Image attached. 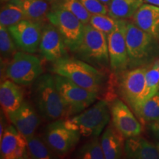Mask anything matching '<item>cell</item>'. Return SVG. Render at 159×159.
Masks as SVG:
<instances>
[{"label": "cell", "instance_id": "6da1fadb", "mask_svg": "<svg viewBox=\"0 0 159 159\" xmlns=\"http://www.w3.org/2000/svg\"><path fill=\"white\" fill-rule=\"evenodd\" d=\"M53 74L66 77L83 89L99 94L106 85V71L95 68L77 57L66 56L52 63Z\"/></svg>", "mask_w": 159, "mask_h": 159}, {"label": "cell", "instance_id": "7a4b0ae2", "mask_svg": "<svg viewBox=\"0 0 159 159\" xmlns=\"http://www.w3.org/2000/svg\"><path fill=\"white\" fill-rule=\"evenodd\" d=\"M32 99L41 118L47 122L66 119V112L54 75L43 74L32 85Z\"/></svg>", "mask_w": 159, "mask_h": 159}, {"label": "cell", "instance_id": "3957f363", "mask_svg": "<svg viewBox=\"0 0 159 159\" xmlns=\"http://www.w3.org/2000/svg\"><path fill=\"white\" fill-rule=\"evenodd\" d=\"M126 42L129 69L148 66L159 59V41L127 20Z\"/></svg>", "mask_w": 159, "mask_h": 159}, {"label": "cell", "instance_id": "277c9868", "mask_svg": "<svg viewBox=\"0 0 159 159\" xmlns=\"http://www.w3.org/2000/svg\"><path fill=\"white\" fill-rule=\"evenodd\" d=\"M73 54L100 70L108 71L111 69L107 35L90 24L85 25L82 41Z\"/></svg>", "mask_w": 159, "mask_h": 159}, {"label": "cell", "instance_id": "5b68a950", "mask_svg": "<svg viewBox=\"0 0 159 159\" xmlns=\"http://www.w3.org/2000/svg\"><path fill=\"white\" fill-rule=\"evenodd\" d=\"M111 118L108 102L101 99L80 114L66 119L79 131L81 136L92 139L101 134L110 122Z\"/></svg>", "mask_w": 159, "mask_h": 159}, {"label": "cell", "instance_id": "8992f818", "mask_svg": "<svg viewBox=\"0 0 159 159\" xmlns=\"http://www.w3.org/2000/svg\"><path fill=\"white\" fill-rule=\"evenodd\" d=\"M55 84L64 104L66 118L75 116L96 102L99 95L79 86L66 77L54 74Z\"/></svg>", "mask_w": 159, "mask_h": 159}, {"label": "cell", "instance_id": "52a82bcc", "mask_svg": "<svg viewBox=\"0 0 159 159\" xmlns=\"http://www.w3.org/2000/svg\"><path fill=\"white\" fill-rule=\"evenodd\" d=\"M80 137L79 131L71 125L68 119H61L47 125L43 138L57 156H63L74 150Z\"/></svg>", "mask_w": 159, "mask_h": 159}, {"label": "cell", "instance_id": "ba28073f", "mask_svg": "<svg viewBox=\"0 0 159 159\" xmlns=\"http://www.w3.org/2000/svg\"><path fill=\"white\" fill-rule=\"evenodd\" d=\"M5 77L21 85H33L43 75V67L39 57L31 53L17 52L7 63Z\"/></svg>", "mask_w": 159, "mask_h": 159}, {"label": "cell", "instance_id": "9c48e42d", "mask_svg": "<svg viewBox=\"0 0 159 159\" xmlns=\"http://www.w3.org/2000/svg\"><path fill=\"white\" fill-rule=\"evenodd\" d=\"M47 19L58 30L69 51L74 53L83 40L84 24L69 11L57 7H51Z\"/></svg>", "mask_w": 159, "mask_h": 159}, {"label": "cell", "instance_id": "30bf717a", "mask_svg": "<svg viewBox=\"0 0 159 159\" xmlns=\"http://www.w3.org/2000/svg\"><path fill=\"white\" fill-rule=\"evenodd\" d=\"M147 69L148 66L128 69L116 76L119 94L136 116L144 102Z\"/></svg>", "mask_w": 159, "mask_h": 159}, {"label": "cell", "instance_id": "8fae6325", "mask_svg": "<svg viewBox=\"0 0 159 159\" xmlns=\"http://www.w3.org/2000/svg\"><path fill=\"white\" fill-rule=\"evenodd\" d=\"M126 24L127 20L120 19L116 28L107 35L111 70L115 77L129 69Z\"/></svg>", "mask_w": 159, "mask_h": 159}, {"label": "cell", "instance_id": "7c38bea8", "mask_svg": "<svg viewBox=\"0 0 159 159\" xmlns=\"http://www.w3.org/2000/svg\"><path fill=\"white\" fill-rule=\"evenodd\" d=\"M109 107L111 123L125 139L141 135L142 132V124L132 109L122 99L114 97L110 101Z\"/></svg>", "mask_w": 159, "mask_h": 159}, {"label": "cell", "instance_id": "4fadbf2b", "mask_svg": "<svg viewBox=\"0 0 159 159\" xmlns=\"http://www.w3.org/2000/svg\"><path fill=\"white\" fill-rule=\"evenodd\" d=\"M43 23L25 19L8 27L16 44L21 51L34 54L40 48Z\"/></svg>", "mask_w": 159, "mask_h": 159}, {"label": "cell", "instance_id": "5bb4252c", "mask_svg": "<svg viewBox=\"0 0 159 159\" xmlns=\"http://www.w3.org/2000/svg\"><path fill=\"white\" fill-rule=\"evenodd\" d=\"M42 56L47 61L54 63L68 56V48L62 35L56 27L49 21L43 23L41 31L40 48Z\"/></svg>", "mask_w": 159, "mask_h": 159}, {"label": "cell", "instance_id": "9a60e30c", "mask_svg": "<svg viewBox=\"0 0 159 159\" xmlns=\"http://www.w3.org/2000/svg\"><path fill=\"white\" fill-rule=\"evenodd\" d=\"M41 116L35 106L25 100L16 111L7 117L10 122L25 139L34 136L41 123Z\"/></svg>", "mask_w": 159, "mask_h": 159}, {"label": "cell", "instance_id": "2e32d148", "mask_svg": "<svg viewBox=\"0 0 159 159\" xmlns=\"http://www.w3.org/2000/svg\"><path fill=\"white\" fill-rule=\"evenodd\" d=\"M2 159L29 158L27 139L13 125H8L0 138Z\"/></svg>", "mask_w": 159, "mask_h": 159}, {"label": "cell", "instance_id": "e0dca14e", "mask_svg": "<svg viewBox=\"0 0 159 159\" xmlns=\"http://www.w3.org/2000/svg\"><path fill=\"white\" fill-rule=\"evenodd\" d=\"M25 101V91L21 85L6 80L0 86V103L5 116L14 112Z\"/></svg>", "mask_w": 159, "mask_h": 159}, {"label": "cell", "instance_id": "ac0fdd59", "mask_svg": "<svg viewBox=\"0 0 159 159\" xmlns=\"http://www.w3.org/2000/svg\"><path fill=\"white\" fill-rule=\"evenodd\" d=\"M139 28L159 41V7L144 3L132 17Z\"/></svg>", "mask_w": 159, "mask_h": 159}, {"label": "cell", "instance_id": "d6986e66", "mask_svg": "<svg viewBox=\"0 0 159 159\" xmlns=\"http://www.w3.org/2000/svg\"><path fill=\"white\" fill-rule=\"evenodd\" d=\"M125 156L128 158L159 159V151L156 144L139 135L126 139Z\"/></svg>", "mask_w": 159, "mask_h": 159}, {"label": "cell", "instance_id": "ffe728a7", "mask_svg": "<svg viewBox=\"0 0 159 159\" xmlns=\"http://www.w3.org/2000/svg\"><path fill=\"white\" fill-rule=\"evenodd\" d=\"M124 139L112 123L109 122L103 131L100 139L105 159L122 158L125 155Z\"/></svg>", "mask_w": 159, "mask_h": 159}, {"label": "cell", "instance_id": "44dd1931", "mask_svg": "<svg viewBox=\"0 0 159 159\" xmlns=\"http://www.w3.org/2000/svg\"><path fill=\"white\" fill-rule=\"evenodd\" d=\"M23 10L27 19L40 23L48 21L51 0H12Z\"/></svg>", "mask_w": 159, "mask_h": 159}, {"label": "cell", "instance_id": "7402d4cb", "mask_svg": "<svg viewBox=\"0 0 159 159\" xmlns=\"http://www.w3.org/2000/svg\"><path fill=\"white\" fill-rule=\"evenodd\" d=\"M144 2V0H111L108 14L118 20L132 19Z\"/></svg>", "mask_w": 159, "mask_h": 159}, {"label": "cell", "instance_id": "603a6c76", "mask_svg": "<svg viewBox=\"0 0 159 159\" xmlns=\"http://www.w3.org/2000/svg\"><path fill=\"white\" fill-rule=\"evenodd\" d=\"M27 142V153L29 158L52 159L57 158V155L49 148L44 139L40 136H34L26 139Z\"/></svg>", "mask_w": 159, "mask_h": 159}, {"label": "cell", "instance_id": "cb8c5ba5", "mask_svg": "<svg viewBox=\"0 0 159 159\" xmlns=\"http://www.w3.org/2000/svg\"><path fill=\"white\" fill-rule=\"evenodd\" d=\"M27 19L23 10L13 1L4 2L0 12V25L8 27Z\"/></svg>", "mask_w": 159, "mask_h": 159}, {"label": "cell", "instance_id": "d4e9b609", "mask_svg": "<svg viewBox=\"0 0 159 159\" xmlns=\"http://www.w3.org/2000/svg\"><path fill=\"white\" fill-rule=\"evenodd\" d=\"M136 116L147 124L159 120V91L142 103Z\"/></svg>", "mask_w": 159, "mask_h": 159}, {"label": "cell", "instance_id": "484cf974", "mask_svg": "<svg viewBox=\"0 0 159 159\" xmlns=\"http://www.w3.org/2000/svg\"><path fill=\"white\" fill-rule=\"evenodd\" d=\"M51 7L68 11L80 20L84 25L89 23L91 14L85 8L80 0H51Z\"/></svg>", "mask_w": 159, "mask_h": 159}, {"label": "cell", "instance_id": "4316f807", "mask_svg": "<svg viewBox=\"0 0 159 159\" xmlns=\"http://www.w3.org/2000/svg\"><path fill=\"white\" fill-rule=\"evenodd\" d=\"M158 91H159V59L148 66L145 74L144 102L156 94Z\"/></svg>", "mask_w": 159, "mask_h": 159}, {"label": "cell", "instance_id": "83f0119b", "mask_svg": "<svg viewBox=\"0 0 159 159\" xmlns=\"http://www.w3.org/2000/svg\"><path fill=\"white\" fill-rule=\"evenodd\" d=\"M75 158L80 159H105L100 140L92 138L77 150Z\"/></svg>", "mask_w": 159, "mask_h": 159}, {"label": "cell", "instance_id": "f1b7e54d", "mask_svg": "<svg viewBox=\"0 0 159 159\" xmlns=\"http://www.w3.org/2000/svg\"><path fill=\"white\" fill-rule=\"evenodd\" d=\"M16 44L13 39L7 27L0 25V52L1 61L9 62L12 57L15 55Z\"/></svg>", "mask_w": 159, "mask_h": 159}, {"label": "cell", "instance_id": "f546056e", "mask_svg": "<svg viewBox=\"0 0 159 159\" xmlns=\"http://www.w3.org/2000/svg\"><path fill=\"white\" fill-rule=\"evenodd\" d=\"M119 21L108 14H94L91 15L89 24L97 30L108 35L117 27Z\"/></svg>", "mask_w": 159, "mask_h": 159}, {"label": "cell", "instance_id": "4dcf8cb0", "mask_svg": "<svg viewBox=\"0 0 159 159\" xmlns=\"http://www.w3.org/2000/svg\"><path fill=\"white\" fill-rule=\"evenodd\" d=\"M80 2L91 15L108 13V6L99 0H80Z\"/></svg>", "mask_w": 159, "mask_h": 159}, {"label": "cell", "instance_id": "1f68e13d", "mask_svg": "<svg viewBox=\"0 0 159 159\" xmlns=\"http://www.w3.org/2000/svg\"><path fill=\"white\" fill-rule=\"evenodd\" d=\"M148 129L157 141L159 142V120L148 124Z\"/></svg>", "mask_w": 159, "mask_h": 159}, {"label": "cell", "instance_id": "d6a6232c", "mask_svg": "<svg viewBox=\"0 0 159 159\" xmlns=\"http://www.w3.org/2000/svg\"><path fill=\"white\" fill-rule=\"evenodd\" d=\"M2 116V114L1 116V128H0V138H1L2 136H3V134H4V131H5L6 127V125H5V119H4V116Z\"/></svg>", "mask_w": 159, "mask_h": 159}, {"label": "cell", "instance_id": "836d02e7", "mask_svg": "<svg viewBox=\"0 0 159 159\" xmlns=\"http://www.w3.org/2000/svg\"><path fill=\"white\" fill-rule=\"evenodd\" d=\"M144 1L145 3H148L159 7V0H144Z\"/></svg>", "mask_w": 159, "mask_h": 159}, {"label": "cell", "instance_id": "e575fe53", "mask_svg": "<svg viewBox=\"0 0 159 159\" xmlns=\"http://www.w3.org/2000/svg\"><path fill=\"white\" fill-rule=\"evenodd\" d=\"M99 1L102 2L103 4H105V5L108 6V5H109V4H110L111 0H99Z\"/></svg>", "mask_w": 159, "mask_h": 159}, {"label": "cell", "instance_id": "d590c367", "mask_svg": "<svg viewBox=\"0 0 159 159\" xmlns=\"http://www.w3.org/2000/svg\"><path fill=\"white\" fill-rule=\"evenodd\" d=\"M156 144V146L157 147V148H158V150L159 151V142H158V141H157V142H156V144Z\"/></svg>", "mask_w": 159, "mask_h": 159}, {"label": "cell", "instance_id": "8d00e7d4", "mask_svg": "<svg viewBox=\"0 0 159 159\" xmlns=\"http://www.w3.org/2000/svg\"><path fill=\"white\" fill-rule=\"evenodd\" d=\"M9 1H12V0H1L2 2H9Z\"/></svg>", "mask_w": 159, "mask_h": 159}]
</instances>
